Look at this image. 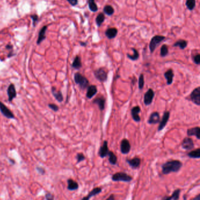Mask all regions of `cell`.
<instances>
[{"label":"cell","mask_w":200,"mask_h":200,"mask_svg":"<svg viewBox=\"0 0 200 200\" xmlns=\"http://www.w3.org/2000/svg\"><path fill=\"white\" fill-rule=\"evenodd\" d=\"M183 163L178 160H170L162 165V173L163 174H169L171 173H177L182 167Z\"/></svg>","instance_id":"cell-1"},{"label":"cell","mask_w":200,"mask_h":200,"mask_svg":"<svg viewBox=\"0 0 200 200\" xmlns=\"http://www.w3.org/2000/svg\"><path fill=\"white\" fill-rule=\"evenodd\" d=\"M74 80L76 84H78L82 90H85L89 85L88 79L80 73H76L74 76Z\"/></svg>","instance_id":"cell-2"},{"label":"cell","mask_w":200,"mask_h":200,"mask_svg":"<svg viewBox=\"0 0 200 200\" xmlns=\"http://www.w3.org/2000/svg\"><path fill=\"white\" fill-rule=\"evenodd\" d=\"M112 179L114 181H123L129 183L132 180V177L125 172H117L112 176Z\"/></svg>","instance_id":"cell-3"},{"label":"cell","mask_w":200,"mask_h":200,"mask_svg":"<svg viewBox=\"0 0 200 200\" xmlns=\"http://www.w3.org/2000/svg\"><path fill=\"white\" fill-rule=\"evenodd\" d=\"M165 39H166V37L164 36H161V35H156L153 36L151 38L150 44H149V49H150V52L153 53L156 50L157 46L159 45L160 43L163 42Z\"/></svg>","instance_id":"cell-4"},{"label":"cell","mask_w":200,"mask_h":200,"mask_svg":"<svg viewBox=\"0 0 200 200\" xmlns=\"http://www.w3.org/2000/svg\"><path fill=\"white\" fill-rule=\"evenodd\" d=\"M107 73L108 72L106 68L100 67L95 70L94 75L96 79L99 81L104 83L107 80Z\"/></svg>","instance_id":"cell-5"},{"label":"cell","mask_w":200,"mask_h":200,"mask_svg":"<svg viewBox=\"0 0 200 200\" xmlns=\"http://www.w3.org/2000/svg\"><path fill=\"white\" fill-rule=\"evenodd\" d=\"M190 99L194 104L200 105V87L196 88L190 95Z\"/></svg>","instance_id":"cell-6"},{"label":"cell","mask_w":200,"mask_h":200,"mask_svg":"<svg viewBox=\"0 0 200 200\" xmlns=\"http://www.w3.org/2000/svg\"><path fill=\"white\" fill-rule=\"evenodd\" d=\"M154 96H155L154 91L151 88H149L144 96V104L147 106L150 105L153 102Z\"/></svg>","instance_id":"cell-7"},{"label":"cell","mask_w":200,"mask_h":200,"mask_svg":"<svg viewBox=\"0 0 200 200\" xmlns=\"http://www.w3.org/2000/svg\"><path fill=\"white\" fill-rule=\"evenodd\" d=\"M170 115V113L168 111H165L164 113V114L163 115L162 119H161V121H160V124H159V126H158V129H157L158 131H161L165 128V127L166 126V125H167V122L169 120Z\"/></svg>","instance_id":"cell-8"},{"label":"cell","mask_w":200,"mask_h":200,"mask_svg":"<svg viewBox=\"0 0 200 200\" xmlns=\"http://www.w3.org/2000/svg\"><path fill=\"white\" fill-rule=\"evenodd\" d=\"M181 147L186 150H191L194 147L193 140L191 138H185L181 142Z\"/></svg>","instance_id":"cell-9"},{"label":"cell","mask_w":200,"mask_h":200,"mask_svg":"<svg viewBox=\"0 0 200 200\" xmlns=\"http://www.w3.org/2000/svg\"><path fill=\"white\" fill-rule=\"evenodd\" d=\"M131 149V145L127 139H123L120 143V151L122 154H128Z\"/></svg>","instance_id":"cell-10"},{"label":"cell","mask_w":200,"mask_h":200,"mask_svg":"<svg viewBox=\"0 0 200 200\" xmlns=\"http://www.w3.org/2000/svg\"><path fill=\"white\" fill-rule=\"evenodd\" d=\"M0 111L8 119H14L15 118L13 113L1 102H0Z\"/></svg>","instance_id":"cell-11"},{"label":"cell","mask_w":200,"mask_h":200,"mask_svg":"<svg viewBox=\"0 0 200 200\" xmlns=\"http://www.w3.org/2000/svg\"><path fill=\"white\" fill-rule=\"evenodd\" d=\"M141 111V108L139 106H135L132 108L131 110V114L133 119L136 122H139L141 120V118L139 116V114Z\"/></svg>","instance_id":"cell-12"},{"label":"cell","mask_w":200,"mask_h":200,"mask_svg":"<svg viewBox=\"0 0 200 200\" xmlns=\"http://www.w3.org/2000/svg\"><path fill=\"white\" fill-rule=\"evenodd\" d=\"M126 161L129 166L134 169L139 168L141 164V159L139 157H134L132 159H126Z\"/></svg>","instance_id":"cell-13"},{"label":"cell","mask_w":200,"mask_h":200,"mask_svg":"<svg viewBox=\"0 0 200 200\" xmlns=\"http://www.w3.org/2000/svg\"><path fill=\"white\" fill-rule=\"evenodd\" d=\"M109 152V147H108V142L107 141H104L103 142V145L100 147L99 151V155L101 158H104L106 157L108 155V153Z\"/></svg>","instance_id":"cell-14"},{"label":"cell","mask_w":200,"mask_h":200,"mask_svg":"<svg viewBox=\"0 0 200 200\" xmlns=\"http://www.w3.org/2000/svg\"><path fill=\"white\" fill-rule=\"evenodd\" d=\"M105 102H106V100L103 96H100L95 98L93 101V104L98 105L100 111H103L104 110Z\"/></svg>","instance_id":"cell-15"},{"label":"cell","mask_w":200,"mask_h":200,"mask_svg":"<svg viewBox=\"0 0 200 200\" xmlns=\"http://www.w3.org/2000/svg\"><path fill=\"white\" fill-rule=\"evenodd\" d=\"M98 93V89L95 85H91L88 86L86 91V97L88 99H91L94 97Z\"/></svg>","instance_id":"cell-16"},{"label":"cell","mask_w":200,"mask_h":200,"mask_svg":"<svg viewBox=\"0 0 200 200\" xmlns=\"http://www.w3.org/2000/svg\"><path fill=\"white\" fill-rule=\"evenodd\" d=\"M160 121V116L158 112H153L152 113L147 121L148 124H157Z\"/></svg>","instance_id":"cell-17"},{"label":"cell","mask_w":200,"mask_h":200,"mask_svg":"<svg viewBox=\"0 0 200 200\" xmlns=\"http://www.w3.org/2000/svg\"><path fill=\"white\" fill-rule=\"evenodd\" d=\"M7 94L8 96V101L11 102L16 96V92L15 87L13 84H11L7 90Z\"/></svg>","instance_id":"cell-18"},{"label":"cell","mask_w":200,"mask_h":200,"mask_svg":"<svg viewBox=\"0 0 200 200\" xmlns=\"http://www.w3.org/2000/svg\"><path fill=\"white\" fill-rule=\"evenodd\" d=\"M200 128L199 127H194L187 129V135L188 136H195L198 139H200Z\"/></svg>","instance_id":"cell-19"},{"label":"cell","mask_w":200,"mask_h":200,"mask_svg":"<svg viewBox=\"0 0 200 200\" xmlns=\"http://www.w3.org/2000/svg\"><path fill=\"white\" fill-rule=\"evenodd\" d=\"M174 76V74L173 70L172 69H169L168 70H167L166 72H165L164 77H165V78L167 80V84L168 86L171 85L172 83Z\"/></svg>","instance_id":"cell-20"},{"label":"cell","mask_w":200,"mask_h":200,"mask_svg":"<svg viewBox=\"0 0 200 200\" xmlns=\"http://www.w3.org/2000/svg\"><path fill=\"white\" fill-rule=\"evenodd\" d=\"M117 32H118L117 29L115 28H109L106 30L105 35L108 39H112L117 36Z\"/></svg>","instance_id":"cell-21"},{"label":"cell","mask_w":200,"mask_h":200,"mask_svg":"<svg viewBox=\"0 0 200 200\" xmlns=\"http://www.w3.org/2000/svg\"><path fill=\"white\" fill-rule=\"evenodd\" d=\"M101 192V188L100 187H96L93 188L89 193L87 196H86V197H84L81 200H89L90 198H92V197L96 196L98 194H99Z\"/></svg>","instance_id":"cell-22"},{"label":"cell","mask_w":200,"mask_h":200,"mask_svg":"<svg viewBox=\"0 0 200 200\" xmlns=\"http://www.w3.org/2000/svg\"><path fill=\"white\" fill-rule=\"evenodd\" d=\"M67 183H68L67 188H68V190H69V191H75V190L78 189L79 184L75 180H72L71 179H69L67 180Z\"/></svg>","instance_id":"cell-23"},{"label":"cell","mask_w":200,"mask_h":200,"mask_svg":"<svg viewBox=\"0 0 200 200\" xmlns=\"http://www.w3.org/2000/svg\"><path fill=\"white\" fill-rule=\"evenodd\" d=\"M52 94L54 95V97L56 99V100H57V101H59L60 102L63 101V96H62V94L61 91H57L56 88L53 87L52 88Z\"/></svg>","instance_id":"cell-24"},{"label":"cell","mask_w":200,"mask_h":200,"mask_svg":"<svg viewBox=\"0 0 200 200\" xmlns=\"http://www.w3.org/2000/svg\"><path fill=\"white\" fill-rule=\"evenodd\" d=\"M82 64L81 62V59L79 56H76L75 57L73 63L72 64V67L75 69H79L82 67Z\"/></svg>","instance_id":"cell-25"},{"label":"cell","mask_w":200,"mask_h":200,"mask_svg":"<svg viewBox=\"0 0 200 200\" xmlns=\"http://www.w3.org/2000/svg\"><path fill=\"white\" fill-rule=\"evenodd\" d=\"M187 44H188L187 41H186L185 40H183V39H180V40L177 41V42H175V43H174L173 46L174 47H179L180 49H181L182 50H184L187 46Z\"/></svg>","instance_id":"cell-26"},{"label":"cell","mask_w":200,"mask_h":200,"mask_svg":"<svg viewBox=\"0 0 200 200\" xmlns=\"http://www.w3.org/2000/svg\"><path fill=\"white\" fill-rule=\"evenodd\" d=\"M107 156H109V163L112 165H116L117 162V156L114 155V153L112 151H109Z\"/></svg>","instance_id":"cell-27"},{"label":"cell","mask_w":200,"mask_h":200,"mask_svg":"<svg viewBox=\"0 0 200 200\" xmlns=\"http://www.w3.org/2000/svg\"><path fill=\"white\" fill-rule=\"evenodd\" d=\"M188 156L192 159H200V149L198 148L188 153Z\"/></svg>","instance_id":"cell-28"},{"label":"cell","mask_w":200,"mask_h":200,"mask_svg":"<svg viewBox=\"0 0 200 200\" xmlns=\"http://www.w3.org/2000/svg\"><path fill=\"white\" fill-rule=\"evenodd\" d=\"M46 30V27H44L40 30V32L39 33V35H38V41H37V44H40L45 39Z\"/></svg>","instance_id":"cell-29"},{"label":"cell","mask_w":200,"mask_h":200,"mask_svg":"<svg viewBox=\"0 0 200 200\" xmlns=\"http://www.w3.org/2000/svg\"><path fill=\"white\" fill-rule=\"evenodd\" d=\"M131 50L133 52V55H131L129 53H128L127 54V57H128V58H129V59H130L131 60H133V61L137 60L139 58V53L138 51L135 48H131Z\"/></svg>","instance_id":"cell-30"},{"label":"cell","mask_w":200,"mask_h":200,"mask_svg":"<svg viewBox=\"0 0 200 200\" xmlns=\"http://www.w3.org/2000/svg\"><path fill=\"white\" fill-rule=\"evenodd\" d=\"M105 20L104 15L103 13H99L96 18V24L98 27H100Z\"/></svg>","instance_id":"cell-31"},{"label":"cell","mask_w":200,"mask_h":200,"mask_svg":"<svg viewBox=\"0 0 200 200\" xmlns=\"http://www.w3.org/2000/svg\"><path fill=\"white\" fill-rule=\"evenodd\" d=\"M88 4L89 8L91 11L95 13L98 10V7L95 4V0H88Z\"/></svg>","instance_id":"cell-32"},{"label":"cell","mask_w":200,"mask_h":200,"mask_svg":"<svg viewBox=\"0 0 200 200\" xmlns=\"http://www.w3.org/2000/svg\"><path fill=\"white\" fill-rule=\"evenodd\" d=\"M196 5V0H187L186 1V5L187 8L190 11H192L195 8Z\"/></svg>","instance_id":"cell-33"},{"label":"cell","mask_w":200,"mask_h":200,"mask_svg":"<svg viewBox=\"0 0 200 200\" xmlns=\"http://www.w3.org/2000/svg\"><path fill=\"white\" fill-rule=\"evenodd\" d=\"M103 11L104 14L111 16L114 14V10L111 5H106L103 8Z\"/></svg>","instance_id":"cell-34"},{"label":"cell","mask_w":200,"mask_h":200,"mask_svg":"<svg viewBox=\"0 0 200 200\" xmlns=\"http://www.w3.org/2000/svg\"><path fill=\"white\" fill-rule=\"evenodd\" d=\"M169 53L168 46L166 44H163L160 49V56L162 57H166Z\"/></svg>","instance_id":"cell-35"},{"label":"cell","mask_w":200,"mask_h":200,"mask_svg":"<svg viewBox=\"0 0 200 200\" xmlns=\"http://www.w3.org/2000/svg\"><path fill=\"white\" fill-rule=\"evenodd\" d=\"M138 84H139V90H143V87L144 86V77L143 74H140V75L139 76Z\"/></svg>","instance_id":"cell-36"},{"label":"cell","mask_w":200,"mask_h":200,"mask_svg":"<svg viewBox=\"0 0 200 200\" xmlns=\"http://www.w3.org/2000/svg\"><path fill=\"white\" fill-rule=\"evenodd\" d=\"M180 191L181 190L180 189H177L175 190L172 194V200H178L179 197H180Z\"/></svg>","instance_id":"cell-37"},{"label":"cell","mask_w":200,"mask_h":200,"mask_svg":"<svg viewBox=\"0 0 200 200\" xmlns=\"http://www.w3.org/2000/svg\"><path fill=\"white\" fill-rule=\"evenodd\" d=\"M76 159H77V163H79L85 160V156L83 153H78L76 155Z\"/></svg>","instance_id":"cell-38"},{"label":"cell","mask_w":200,"mask_h":200,"mask_svg":"<svg viewBox=\"0 0 200 200\" xmlns=\"http://www.w3.org/2000/svg\"><path fill=\"white\" fill-rule=\"evenodd\" d=\"M193 61L195 64L199 65L200 64V55L197 54L193 57Z\"/></svg>","instance_id":"cell-39"},{"label":"cell","mask_w":200,"mask_h":200,"mask_svg":"<svg viewBox=\"0 0 200 200\" xmlns=\"http://www.w3.org/2000/svg\"><path fill=\"white\" fill-rule=\"evenodd\" d=\"M45 197L46 200H54V196L52 193L49 192H47L45 195Z\"/></svg>","instance_id":"cell-40"},{"label":"cell","mask_w":200,"mask_h":200,"mask_svg":"<svg viewBox=\"0 0 200 200\" xmlns=\"http://www.w3.org/2000/svg\"><path fill=\"white\" fill-rule=\"evenodd\" d=\"M36 170L37 172L40 174L41 175H44L45 174V170L44 169L43 167H40V166H37L36 168Z\"/></svg>","instance_id":"cell-41"},{"label":"cell","mask_w":200,"mask_h":200,"mask_svg":"<svg viewBox=\"0 0 200 200\" xmlns=\"http://www.w3.org/2000/svg\"><path fill=\"white\" fill-rule=\"evenodd\" d=\"M49 107L53 111H57L58 110H59V107H57V105L56 104H49L48 105Z\"/></svg>","instance_id":"cell-42"},{"label":"cell","mask_w":200,"mask_h":200,"mask_svg":"<svg viewBox=\"0 0 200 200\" xmlns=\"http://www.w3.org/2000/svg\"><path fill=\"white\" fill-rule=\"evenodd\" d=\"M67 1L72 6H75L78 4V0H67Z\"/></svg>","instance_id":"cell-43"},{"label":"cell","mask_w":200,"mask_h":200,"mask_svg":"<svg viewBox=\"0 0 200 200\" xmlns=\"http://www.w3.org/2000/svg\"><path fill=\"white\" fill-rule=\"evenodd\" d=\"M32 18V19L34 20V22L35 23L36 21H38V16L37 15H34V16H31Z\"/></svg>","instance_id":"cell-44"},{"label":"cell","mask_w":200,"mask_h":200,"mask_svg":"<svg viewBox=\"0 0 200 200\" xmlns=\"http://www.w3.org/2000/svg\"><path fill=\"white\" fill-rule=\"evenodd\" d=\"M106 200H115V199H114V195L112 194L109 196V197Z\"/></svg>","instance_id":"cell-45"},{"label":"cell","mask_w":200,"mask_h":200,"mask_svg":"<svg viewBox=\"0 0 200 200\" xmlns=\"http://www.w3.org/2000/svg\"><path fill=\"white\" fill-rule=\"evenodd\" d=\"M172 200V197H165L162 200Z\"/></svg>","instance_id":"cell-46"},{"label":"cell","mask_w":200,"mask_h":200,"mask_svg":"<svg viewBox=\"0 0 200 200\" xmlns=\"http://www.w3.org/2000/svg\"><path fill=\"white\" fill-rule=\"evenodd\" d=\"M192 200H200V194H199L197 196H196L195 198H194Z\"/></svg>","instance_id":"cell-47"},{"label":"cell","mask_w":200,"mask_h":200,"mask_svg":"<svg viewBox=\"0 0 200 200\" xmlns=\"http://www.w3.org/2000/svg\"><path fill=\"white\" fill-rule=\"evenodd\" d=\"M80 44H81V46H86V44H87L85 42H80Z\"/></svg>","instance_id":"cell-48"}]
</instances>
